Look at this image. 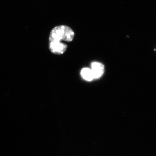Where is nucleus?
I'll return each mask as SVG.
<instances>
[{"label": "nucleus", "instance_id": "nucleus-1", "mask_svg": "<svg viewBox=\"0 0 156 156\" xmlns=\"http://www.w3.org/2000/svg\"><path fill=\"white\" fill-rule=\"evenodd\" d=\"M75 33L69 27L62 25L54 27L51 31L49 40V42L62 41L70 42L73 40Z\"/></svg>", "mask_w": 156, "mask_h": 156}, {"label": "nucleus", "instance_id": "nucleus-2", "mask_svg": "<svg viewBox=\"0 0 156 156\" xmlns=\"http://www.w3.org/2000/svg\"><path fill=\"white\" fill-rule=\"evenodd\" d=\"M49 48L52 53L61 55L66 51L67 48V44L61 42H49Z\"/></svg>", "mask_w": 156, "mask_h": 156}, {"label": "nucleus", "instance_id": "nucleus-3", "mask_svg": "<svg viewBox=\"0 0 156 156\" xmlns=\"http://www.w3.org/2000/svg\"><path fill=\"white\" fill-rule=\"evenodd\" d=\"M94 79H98L102 77L105 73V66L98 62H93L91 64V69Z\"/></svg>", "mask_w": 156, "mask_h": 156}, {"label": "nucleus", "instance_id": "nucleus-4", "mask_svg": "<svg viewBox=\"0 0 156 156\" xmlns=\"http://www.w3.org/2000/svg\"><path fill=\"white\" fill-rule=\"evenodd\" d=\"M81 75L85 80L88 81H92L94 79L92 70L89 68H83L81 70Z\"/></svg>", "mask_w": 156, "mask_h": 156}, {"label": "nucleus", "instance_id": "nucleus-5", "mask_svg": "<svg viewBox=\"0 0 156 156\" xmlns=\"http://www.w3.org/2000/svg\"><path fill=\"white\" fill-rule=\"evenodd\" d=\"M154 51H156V49H154Z\"/></svg>", "mask_w": 156, "mask_h": 156}]
</instances>
